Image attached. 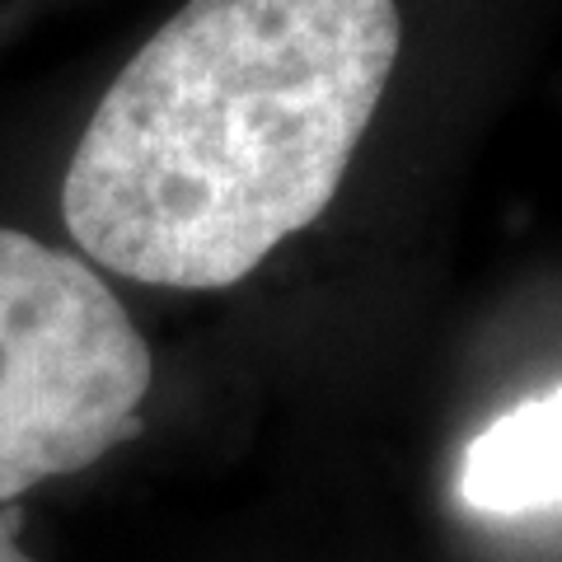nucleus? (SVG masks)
<instances>
[{
    "label": "nucleus",
    "mask_w": 562,
    "mask_h": 562,
    "mask_svg": "<svg viewBox=\"0 0 562 562\" xmlns=\"http://www.w3.org/2000/svg\"><path fill=\"white\" fill-rule=\"evenodd\" d=\"M0 562H33L24 549H20V516L0 502Z\"/></svg>",
    "instance_id": "4"
},
{
    "label": "nucleus",
    "mask_w": 562,
    "mask_h": 562,
    "mask_svg": "<svg viewBox=\"0 0 562 562\" xmlns=\"http://www.w3.org/2000/svg\"><path fill=\"white\" fill-rule=\"evenodd\" d=\"M460 492L483 516L562 506V384L506 408L464 450Z\"/></svg>",
    "instance_id": "3"
},
{
    "label": "nucleus",
    "mask_w": 562,
    "mask_h": 562,
    "mask_svg": "<svg viewBox=\"0 0 562 562\" xmlns=\"http://www.w3.org/2000/svg\"><path fill=\"white\" fill-rule=\"evenodd\" d=\"M398 38L394 0H188L70 155V239L146 286H235L338 198Z\"/></svg>",
    "instance_id": "1"
},
{
    "label": "nucleus",
    "mask_w": 562,
    "mask_h": 562,
    "mask_svg": "<svg viewBox=\"0 0 562 562\" xmlns=\"http://www.w3.org/2000/svg\"><path fill=\"white\" fill-rule=\"evenodd\" d=\"M150 371L90 262L0 225V502L132 441Z\"/></svg>",
    "instance_id": "2"
}]
</instances>
